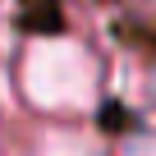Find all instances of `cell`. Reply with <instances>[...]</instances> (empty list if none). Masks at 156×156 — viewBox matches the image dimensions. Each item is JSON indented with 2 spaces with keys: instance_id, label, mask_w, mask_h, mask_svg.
I'll use <instances>...</instances> for the list:
<instances>
[{
  "instance_id": "obj_3",
  "label": "cell",
  "mask_w": 156,
  "mask_h": 156,
  "mask_svg": "<svg viewBox=\"0 0 156 156\" xmlns=\"http://www.w3.org/2000/svg\"><path fill=\"white\" fill-rule=\"evenodd\" d=\"M110 156H156V133H133L119 147H110Z\"/></svg>"
},
{
  "instance_id": "obj_2",
  "label": "cell",
  "mask_w": 156,
  "mask_h": 156,
  "mask_svg": "<svg viewBox=\"0 0 156 156\" xmlns=\"http://www.w3.org/2000/svg\"><path fill=\"white\" fill-rule=\"evenodd\" d=\"M19 156H110V142L83 119H51L32 133L28 151Z\"/></svg>"
},
{
  "instance_id": "obj_4",
  "label": "cell",
  "mask_w": 156,
  "mask_h": 156,
  "mask_svg": "<svg viewBox=\"0 0 156 156\" xmlns=\"http://www.w3.org/2000/svg\"><path fill=\"white\" fill-rule=\"evenodd\" d=\"M0 156H19V151H0Z\"/></svg>"
},
{
  "instance_id": "obj_1",
  "label": "cell",
  "mask_w": 156,
  "mask_h": 156,
  "mask_svg": "<svg viewBox=\"0 0 156 156\" xmlns=\"http://www.w3.org/2000/svg\"><path fill=\"white\" fill-rule=\"evenodd\" d=\"M14 92L41 119H87L101 101V60L73 37H37L14 64Z\"/></svg>"
}]
</instances>
